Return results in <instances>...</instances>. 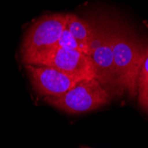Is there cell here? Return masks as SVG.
<instances>
[{
	"instance_id": "cell-1",
	"label": "cell",
	"mask_w": 148,
	"mask_h": 148,
	"mask_svg": "<svg viewBox=\"0 0 148 148\" xmlns=\"http://www.w3.org/2000/svg\"><path fill=\"white\" fill-rule=\"evenodd\" d=\"M144 39L130 27L115 18L113 55L120 95L138 96V80L146 47Z\"/></svg>"
},
{
	"instance_id": "cell-2",
	"label": "cell",
	"mask_w": 148,
	"mask_h": 148,
	"mask_svg": "<svg viewBox=\"0 0 148 148\" xmlns=\"http://www.w3.org/2000/svg\"><path fill=\"white\" fill-rule=\"evenodd\" d=\"M91 23L93 38L90 47V57L97 79L112 95L120 96L113 55L115 18L99 15L93 18Z\"/></svg>"
},
{
	"instance_id": "cell-3",
	"label": "cell",
	"mask_w": 148,
	"mask_h": 148,
	"mask_svg": "<svg viewBox=\"0 0 148 148\" xmlns=\"http://www.w3.org/2000/svg\"><path fill=\"white\" fill-rule=\"evenodd\" d=\"M112 93L97 78L84 80L72 89L56 97H46L45 101L69 114H80L110 104Z\"/></svg>"
},
{
	"instance_id": "cell-4",
	"label": "cell",
	"mask_w": 148,
	"mask_h": 148,
	"mask_svg": "<svg viewBox=\"0 0 148 148\" xmlns=\"http://www.w3.org/2000/svg\"><path fill=\"white\" fill-rule=\"evenodd\" d=\"M22 63L50 66L79 81L97 78L90 56L83 51L55 45L23 60Z\"/></svg>"
},
{
	"instance_id": "cell-5",
	"label": "cell",
	"mask_w": 148,
	"mask_h": 148,
	"mask_svg": "<svg viewBox=\"0 0 148 148\" xmlns=\"http://www.w3.org/2000/svg\"><path fill=\"white\" fill-rule=\"evenodd\" d=\"M66 28V13L46 14L26 30L21 47V60L54 46Z\"/></svg>"
},
{
	"instance_id": "cell-6",
	"label": "cell",
	"mask_w": 148,
	"mask_h": 148,
	"mask_svg": "<svg viewBox=\"0 0 148 148\" xmlns=\"http://www.w3.org/2000/svg\"><path fill=\"white\" fill-rule=\"evenodd\" d=\"M24 66L32 88L39 97L60 96L81 82L50 66L29 64Z\"/></svg>"
},
{
	"instance_id": "cell-7",
	"label": "cell",
	"mask_w": 148,
	"mask_h": 148,
	"mask_svg": "<svg viewBox=\"0 0 148 148\" xmlns=\"http://www.w3.org/2000/svg\"><path fill=\"white\" fill-rule=\"evenodd\" d=\"M66 28L76 39L84 53L90 56V47L93 38L91 21L83 20L74 13H66Z\"/></svg>"
},
{
	"instance_id": "cell-8",
	"label": "cell",
	"mask_w": 148,
	"mask_h": 148,
	"mask_svg": "<svg viewBox=\"0 0 148 148\" xmlns=\"http://www.w3.org/2000/svg\"><path fill=\"white\" fill-rule=\"evenodd\" d=\"M55 46L83 51L82 48H81V46L79 45V43L76 41V39L73 36V35L69 32V30L66 28H65L64 30L62 31V33H61V35L60 36L59 41L56 43Z\"/></svg>"
},
{
	"instance_id": "cell-9",
	"label": "cell",
	"mask_w": 148,
	"mask_h": 148,
	"mask_svg": "<svg viewBox=\"0 0 148 148\" xmlns=\"http://www.w3.org/2000/svg\"><path fill=\"white\" fill-rule=\"evenodd\" d=\"M145 90H148V45L145 47L138 80V92Z\"/></svg>"
},
{
	"instance_id": "cell-10",
	"label": "cell",
	"mask_w": 148,
	"mask_h": 148,
	"mask_svg": "<svg viewBox=\"0 0 148 148\" xmlns=\"http://www.w3.org/2000/svg\"><path fill=\"white\" fill-rule=\"evenodd\" d=\"M138 99L140 106L145 111L148 112V90L138 92Z\"/></svg>"
},
{
	"instance_id": "cell-11",
	"label": "cell",
	"mask_w": 148,
	"mask_h": 148,
	"mask_svg": "<svg viewBox=\"0 0 148 148\" xmlns=\"http://www.w3.org/2000/svg\"><path fill=\"white\" fill-rule=\"evenodd\" d=\"M81 148H89V147H85V146H81Z\"/></svg>"
}]
</instances>
